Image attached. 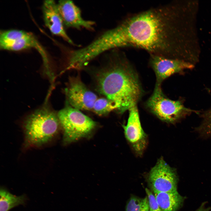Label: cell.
Here are the masks:
<instances>
[{"label": "cell", "mask_w": 211, "mask_h": 211, "mask_svg": "<svg viewBox=\"0 0 211 211\" xmlns=\"http://www.w3.org/2000/svg\"><path fill=\"white\" fill-rule=\"evenodd\" d=\"M176 9L166 4L128 17L112 29L115 46L140 48L150 54L176 59L178 52Z\"/></svg>", "instance_id": "1"}, {"label": "cell", "mask_w": 211, "mask_h": 211, "mask_svg": "<svg viewBox=\"0 0 211 211\" xmlns=\"http://www.w3.org/2000/svg\"><path fill=\"white\" fill-rule=\"evenodd\" d=\"M107 59L95 74L96 89L122 113L137 105L143 90L136 70L124 53L113 50Z\"/></svg>", "instance_id": "2"}, {"label": "cell", "mask_w": 211, "mask_h": 211, "mask_svg": "<svg viewBox=\"0 0 211 211\" xmlns=\"http://www.w3.org/2000/svg\"><path fill=\"white\" fill-rule=\"evenodd\" d=\"M60 123L57 114L44 107L28 115L23 123L27 145L39 146L50 141L57 133Z\"/></svg>", "instance_id": "3"}, {"label": "cell", "mask_w": 211, "mask_h": 211, "mask_svg": "<svg viewBox=\"0 0 211 211\" xmlns=\"http://www.w3.org/2000/svg\"><path fill=\"white\" fill-rule=\"evenodd\" d=\"M63 132L64 143H69L89 135L96 122L79 110L67 106L57 113Z\"/></svg>", "instance_id": "4"}, {"label": "cell", "mask_w": 211, "mask_h": 211, "mask_svg": "<svg viewBox=\"0 0 211 211\" xmlns=\"http://www.w3.org/2000/svg\"><path fill=\"white\" fill-rule=\"evenodd\" d=\"M148 109L161 120L174 123L193 111L185 107L179 100H172L163 93L161 85H156L146 103Z\"/></svg>", "instance_id": "5"}, {"label": "cell", "mask_w": 211, "mask_h": 211, "mask_svg": "<svg viewBox=\"0 0 211 211\" xmlns=\"http://www.w3.org/2000/svg\"><path fill=\"white\" fill-rule=\"evenodd\" d=\"M0 48L2 50L12 51L35 48L40 53L44 62L48 61L45 50L34 35L24 31L15 29L1 30Z\"/></svg>", "instance_id": "6"}, {"label": "cell", "mask_w": 211, "mask_h": 211, "mask_svg": "<svg viewBox=\"0 0 211 211\" xmlns=\"http://www.w3.org/2000/svg\"><path fill=\"white\" fill-rule=\"evenodd\" d=\"M147 181L153 192L177 190L178 178L176 172L162 158L150 170Z\"/></svg>", "instance_id": "7"}, {"label": "cell", "mask_w": 211, "mask_h": 211, "mask_svg": "<svg viewBox=\"0 0 211 211\" xmlns=\"http://www.w3.org/2000/svg\"><path fill=\"white\" fill-rule=\"evenodd\" d=\"M68 103L78 110H92L96 95L89 89L78 76L70 77L65 89Z\"/></svg>", "instance_id": "8"}, {"label": "cell", "mask_w": 211, "mask_h": 211, "mask_svg": "<svg viewBox=\"0 0 211 211\" xmlns=\"http://www.w3.org/2000/svg\"><path fill=\"white\" fill-rule=\"evenodd\" d=\"M128 110L127 124L123 125L125 135L134 151L141 156L147 145V136L141 126L137 105Z\"/></svg>", "instance_id": "9"}, {"label": "cell", "mask_w": 211, "mask_h": 211, "mask_svg": "<svg viewBox=\"0 0 211 211\" xmlns=\"http://www.w3.org/2000/svg\"><path fill=\"white\" fill-rule=\"evenodd\" d=\"M150 55L149 64L155 74L157 85H161L162 82L171 76L194 67L192 64L178 59Z\"/></svg>", "instance_id": "10"}, {"label": "cell", "mask_w": 211, "mask_h": 211, "mask_svg": "<svg viewBox=\"0 0 211 211\" xmlns=\"http://www.w3.org/2000/svg\"><path fill=\"white\" fill-rule=\"evenodd\" d=\"M57 5L64 27L79 30L84 28L94 30L95 22L83 18L81 10L72 1L60 0Z\"/></svg>", "instance_id": "11"}, {"label": "cell", "mask_w": 211, "mask_h": 211, "mask_svg": "<svg viewBox=\"0 0 211 211\" xmlns=\"http://www.w3.org/2000/svg\"><path fill=\"white\" fill-rule=\"evenodd\" d=\"M42 10L45 25L51 32L61 37L71 45H75L65 31L57 3L53 0L45 1Z\"/></svg>", "instance_id": "12"}, {"label": "cell", "mask_w": 211, "mask_h": 211, "mask_svg": "<svg viewBox=\"0 0 211 211\" xmlns=\"http://www.w3.org/2000/svg\"><path fill=\"white\" fill-rule=\"evenodd\" d=\"M153 193L161 211H177L182 206L184 199L177 190Z\"/></svg>", "instance_id": "13"}, {"label": "cell", "mask_w": 211, "mask_h": 211, "mask_svg": "<svg viewBox=\"0 0 211 211\" xmlns=\"http://www.w3.org/2000/svg\"><path fill=\"white\" fill-rule=\"evenodd\" d=\"M0 211H9L20 205L24 206L28 200L26 195L16 196L3 186L0 188Z\"/></svg>", "instance_id": "14"}, {"label": "cell", "mask_w": 211, "mask_h": 211, "mask_svg": "<svg viewBox=\"0 0 211 211\" xmlns=\"http://www.w3.org/2000/svg\"><path fill=\"white\" fill-rule=\"evenodd\" d=\"M99 115H106L111 111L118 110V107L113 101L106 98H98L95 101L92 109Z\"/></svg>", "instance_id": "15"}, {"label": "cell", "mask_w": 211, "mask_h": 211, "mask_svg": "<svg viewBox=\"0 0 211 211\" xmlns=\"http://www.w3.org/2000/svg\"><path fill=\"white\" fill-rule=\"evenodd\" d=\"M125 210L149 211V202L147 196L141 198L132 195L127 202Z\"/></svg>", "instance_id": "16"}, {"label": "cell", "mask_w": 211, "mask_h": 211, "mask_svg": "<svg viewBox=\"0 0 211 211\" xmlns=\"http://www.w3.org/2000/svg\"><path fill=\"white\" fill-rule=\"evenodd\" d=\"M203 118L201 131L205 134L211 135V108L204 113Z\"/></svg>", "instance_id": "17"}, {"label": "cell", "mask_w": 211, "mask_h": 211, "mask_svg": "<svg viewBox=\"0 0 211 211\" xmlns=\"http://www.w3.org/2000/svg\"><path fill=\"white\" fill-rule=\"evenodd\" d=\"M145 190L149 200V211H161L154 194L147 188Z\"/></svg>", "instance_id": "18"}, {"label": "cell", "mask_w": 211, "mask_h": 211, "mask_svg": "<svg viewBox=\"0 0 211 211\" xmlns=\"http://www.w3.org/2000/svg\"><path fill=\"white\" fill-rule=\"evenodd\" d=\"M196 211H208V210L206 209L203 207H201L199 209Z\"/></svg>", "instance_id": "19"}]
</instances>
